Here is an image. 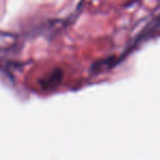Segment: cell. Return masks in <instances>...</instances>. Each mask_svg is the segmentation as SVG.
<instances>
[{
    "label": "cell",
    "instance_id": "obj_1",
    "mask_svg": "<svg viewBox=\"0 0 160 160\" xmlns=\"http://www.w3.org/2000/svg\"><path fill=\"white\" fill-rule=\"evenodd\" d=\"M62 77H64V72L62 69L56 68L52 71V73L44 80H42V87L44 89H51V88H55L62 82Z\"/></svg>",
    "mask_w": 160,
    "mask_h": 160
}]
</instances>
